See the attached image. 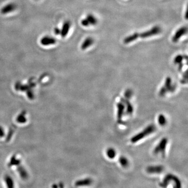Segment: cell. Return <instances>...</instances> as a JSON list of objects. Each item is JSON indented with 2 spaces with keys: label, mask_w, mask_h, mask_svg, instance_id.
<instances>
[{
  "label": "cell",
  "mask_w": 188,
  "mask_h": 188,
  "mask_svg": "<svg viewBox=\"0 0 188 188\" xmlns=\"http://www.w3.org/2000/svg\"><path fill=\"white\" fill-rule=\"evenodd\" d=\"M171 181H173L175 183V188H181L180 180L177 176L171 174H168L165 176L162 182L160 183V186L162 188H166Z\"/></svg>",
  "instance_id": "obj_1"
},
{
  "label": "cell",
  "mask_w": 188,
  "mask_h": 188,
  "mask_svg": "<svg viewBox=\"0 0 188 188\" xmlns=\"http://www.w3.org/2000/svg\"><path fill=\"white\" fill-rule=\"evenodd\" d=\"M162 32V28L160 27L157 25L152 27V28L145 30L143 32H138L139 38L141 39H147L153 36L158 35Z\"/></svg>",
  "instance_id": "obj_2"
},
{
  "label": "cell",
  "mask_w": 188,
  "mask_h": 188,
  "mask_svg": "<svg viewBox=\"0 0 188 188\" xmlns=\"http://www.w3.org/2000/svg\"><path fill=\"white\" fill-rule=\"evenodd\" d=\"M155 126L153 125H149V126L146 127L145 129L143 130L142 131L138 133V134L135 135L134 137H133L131 140L132 143H137V141H140L143 138H144L145 137H147L150 135L151 133H153L155 131Z\"/></svg>",
  "instance_id": "obj_3"
},
{
  "label": "cell",
  "mask_w": 188,
  "mask_h": 188,
  "mask_svg": "<svg viewBox=\"0 0 188 188\" xmlns=\"http://www.w3.org/2000/svg\"><path fill=\"white\" fill-rule=\"evenodd\" d=\"M168 143V140L166 138H164L160 141L158 145L154 149V154L155 155L161 154L163 157L165 156L166 146Z\"/></svg>",
  "instance_id": "obj_4"
},
{
  "label": "cell",
  "mask_w": 188,
  "mask_h": 188,
  "mask_svg": "<svg viewBox=\"0 0 188 188\" xmlns=\"http://www.w3.org/2000/svg\"><path fill=\"white\" fill-rule=\"evenodd\" d=\"M188 32V28L186 26H182L178 29L172 36V40L174 43H177L183 36L186 35Z\"/></svg>",
  "instance_id": "obj_5"
},
{
  "label": "cell",
  "mask_w": 188,
  "mask_h": 188,
  "mask_svg": "<svg viewBox=\"0 0 188 188\" xmlns=\"http://www.w3.org/2000/svg\"><path fill=\"white\" fill-rule=\"evenodd\" d=\"M175 88V86L172 85V81L171 78L168 77L166 80L165 86L162 87V88L160 91V94L161 95H164L167 93V92L169 91H174Z\"/></svg>",
  "instance_id": "obj_6"
},
{
  "label": "cell",
  "mask_w": 188,
  "mask_h": 188,
  "mask_svg": "<svg viewBox=\"0 0 188 188\" xmlns=\"http://www.w3.org/2000/svg\"><path fill=\"white\" fill-rule=\"evenodd\" d=\"M17 9V5L15 3L11 2L3 6L1 9V13L2 14L6 15L15 11Z\"/></svg>",
  "instance_id": "obj_7"
},
{
  "label": "cell",
  "mask_w": 188,
  "mask_h": 188,
  "mask_svg": "<svg viewBox=\"0 0 188 188\" xmlns=\"http://www.w3.org/2000/svg\"><path fill=\"white\" fill-rule=\"evenodd\" d=\"M40 43L43 46H49L55 44L57 43V40L50 36H44L41 38Z\"/></svg>",
  "instance_id": "obj_8"
},
{
  "label": "cell",
  "mask_w": 188,
  "mask_h": 188,
  "mask_svg": "<svg viewBox=\"0 0 188 188\" xmlns=\"http://www.w3.org/2000/svg\"><path fill=\"white\" fill-rule=\"evenodd\" d=\"M146 170L149 174H161L164 171V167L162 165H153L148 166Z\"/></svg>",
  "instance_id": "obj_9"
},
{
  "label": "cell",
  "mask_w": 188,
  "mask_h": 188,
  "mask_svg": "<svg viewBox=\"0 0 188 188\" xmlns=\"http://www.w3.org/2000/svg\"><path fill=\"white\" fill-rule=\"evenodd\" d=\"M71 27V22L69 21H64L61 28L60 35L62 38H65L68 36Z\"/></svg>",
  "instance_id": "obj_10"
},
{
  "label": "cell",
  "mask_w": 188,
  "mask_h": 188,
  "mask_svg": "<svg viewBox=\"0 0 188 188\" xmlns=\"http://www.w3.org/2000/svg\"><path fill=\"white\" fill-rule=\"evenodd\" d=\"M138 38H139L138 32H134L133 34L129 35H128V36H126L124 38L123 40V42L125 44H130V43H131L136 41Z\"/></svg>",
  "instance_id": "obj_11"
},
{
  "label": "cell",
  "mask_w": 188,
  "mask_h": 188,
  "mask_svg": "<svg viewBox=\"0 0 188 188\" xmlns=\"http://www.w3.org/2000/svg\"><path fill=\"white\" fill-rule=\"evenodd\" d=\"M94 39L91 37H88L84 40L81 46V48L83 50H85L90 48L94 43Z\"/></svg>",
  "instance_id": "obj_12"
},
{
  "label": "cell",
  "mask_w": 188,
  "mask_h": 188,
  "mask_svg": "<svg viewBox=\"0 0 188 188\" xmlns=\"http://www.w3.org/2000/svg\"><path fill=\"white\" fill-rule=\"evenodd\" d=\"M93 182L92 179L90 178H87L84 179L80 180L75 183V186H89Z\"/></svg>",
  "instance_id": "obj_13"
},
{
  "label": "cell",
  "mask_w": 188,
  "mask_h": 188,
  "mask_svg": "<svg viewBox=\"0 0 188 188\" xmlns=\"http://www.w3.org/2000/svg\"><path fill=\"white\" fill-rule=\"evenodd\" d=\"M86 18L87 19V21H88L90 26H96L98 23L97 18L95 16H94V15L92 14H88L87 15V16H86Z\"/></svg>",
  "instance_id": "obj_14"
},
{
  "label": "cell",
  "mask_w": 188,
  "mask_h": 188,
  "mask_svg": "<svg viewBox=\"0 0 188 188\" xmlns=\"http://www.w3.org/2000/svg\"><path fill=\"white\" fill-rule=\"evenodd\" d=\"M119 163L123 167H128L129 165V162L128 160V158L124 156H121L119 158Z\"/></svg>",
  "instance_id": "obj_15"
},
{
  "label": "cell",
  "mask_w": 188,
  "mask_h": 188,
  "mask_svg": "<svg viewBox=\"0 0 188 188\" xmlns=\"http://www.w3.org/2000/svg\"><path fill=\"white\" fill-rule=\"evenodd\" d=\"M185 55H176L174 58V63L175 64H177V65L182 63L183 61L185 59H187V58L185 59Z\"/></svg>",
  "instance_id": "obj_16"
},
{
  "label": "cell",
  "mask_w": 188,
  "mask_h": 188,
  "mask_svg": "<svg viewBox=\"0 0 188 188\" xmlns=\"http://www.w3.org/2000/svg\"><path fill=\"white\" fill-rule=\"evenodd\" d=\"M106 154L109 158L114 159L116 156V151L112 148H109L107 150Z\"/></svg>",
  "instance_id": "obj_17"
},
{
  "label": "cell",
  "mask_w": 188,
  "mask_h": 188,
  "mask_svg": "<svg viewBox=\"0 0 188 188\" xmlns=\"http://www.w3.org/2000/svg\"><path fill=\"white\" fill-rule=\"evenodd\" d=\"M158 122L161 126H164L167 123V119L165 115H160L158 116Z\"/></svg>",
  "instance_id": "obj_18"
},
{
  "label": "cell",
  "mask_w": 188,
  "mask_h": 188,
  "mask_svg": "<svg viewBox=\"0 0 188 188\" xmlns=\"http://www.w3.org/2000/svg\"><path fill=\"white\" fill-rule=\"evenodd\" d=\"M81 25H82L83 26L85 27H88L90 26V25H89L88 21H87V19H86V18H83V19H82V20H81Z\"/></svg>",
  "instance_id": "obj_19"
},
{
  "label": "cell",
  "mask_w": 188,
  "mask_h": 188,
  "mask_svg": "<svg viewBox=\"0 0 188 188\" xmlns=\"http://www.w3.org/2000/svg\"><path fill=\"white\" fill-rule=\"evenodd\" d=\"M54 32L56 35H60L61 34V29L59 28V27H55L54 29Z\"/></svg>",
  "instance_id": "obj_20"
}]
</instances>
